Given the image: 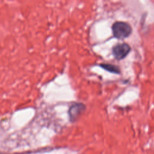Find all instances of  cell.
Here are the masks:
<instances>
[{"label":"cell","instance_id":"obj_4","mask_svg":"<svg viewBox=\"0 0 154 154\" xmlns=\"http://www.w3.org/2000/svg\"><path fill=\"white\" fill-rule=\"evenodd\" d=\"M99 66L101 67L102 69H105V70L111 73H113L116 74H119L120 73V70L119 68V67L112 64L102 63L101 64H99Z\"/></svg>","mask_w":154,"mask_h":154},{"label":"cell","instance_id":"obj_2","mask_svg":"<svg viewBox=\"0 0 154 154\" xmlns=\"http://www.w3.org/2000/svg\"><path fill=\"white\" fill-rule=\"evenodd\" d=\"M131 48L127 43H118L113 46L112 52L114 57L118 60L124 59L131 51Z\"/></svg>","mask_w":154,"mask_h":154},{"label":"cell","instance_id":"obj_1","mask_svg":"<svg viewBox=\"0 0 154 154\" xmlns=\"http://www.w3.org/2000/svg\"><path fill=\"white\" fill-rule=\"evenodd\" d=\"M112 31L114 37L116 38L124 39L131 35L132 29L127 22L117 21L112 25Z\"/></svg>","mask_w":154,"mask_h":154},{"label":"cell","instance_id":"obj_3","mask_svg":"<svg viewBox=\"0 0 154 154\" xmlns=\"http://www.w3.org/2000/svg\"><path fill=\"white\" fill-rule=\"evenodd\" d=\"M85 109V106L82 103H74L69 108V115L70 120L74 122L79 115Z\"/></svg>","mask_w":154,"mask_h":154}]
</instances>
